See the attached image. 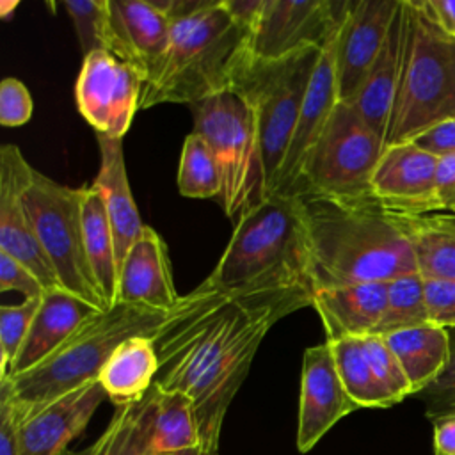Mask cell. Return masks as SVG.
<instances>
[{
	"label": "cell",
	"mask_w": 455,
	"mask_h": 455,
	"mask_svg": "<svg viewBox=\"0 0 455 455\" xmlns=\"http://www.w3.org/2000/svg\"><path fill=\"white\" fill-rule=\"evenodd\" d=\"M307 290L224 291L197 284L155 332L156 384L190 398L201 446L219 448L220 428L251 363L281 318L311 306Z\"/></svg>",
	"instance_id": "6da1fadb"
},
{
	"label": "cell",
	"mask_w": 455,
	"mask_h": 455,
	"mask_svg": "<svg viewBox=\"0 0 455 455\" xmlns=\"http://www.w3.org/2000/svg\"><path fill=\"white\" fill-rule=\"evenodd\" d=\"M313 291L327 286L389 283L416 274L411 242L396 215L377 201L345 203L300 194Z\"/></svg>",
	"instance_id": "7a4b0ae2"
},
{
	"label": "cell",
	"mask_w": 455,
	"mask_h": 455,
	"mask_svg": "<svg viewBox=\"0 0 455 455\" xmlns=\"http://www.w3.org/2000/svg\"><path fill=\"white\" fill-rule=\"evenodd\" d=\"M249 39L222 0H208L194 14L172 20L167 52L142 87L140 108L194 105L231 91L252 57Z\"/></svg>",
	"instance_id": "3957f363"
},
{
	"label": "cell",
	"mask_w": 455,
	"mask_h": 455,
	"mask_svg": "<svg viewBox=\"0 0 455 455\" xmlns=\"http://www.w3.org/2000/svg\"><path fill=\"white\" fill-rule=\"evenodd\" d=\"M311 254L299 196L268 194L235 222L206 284L224 291L307 290Z\"/></svg>",
	"instance_id": "277c9868"
},
{
	"label": "cell",
	"mask_w": 455,
	"mask_h": 455,
	"mask_svg": "<svg viewBox=\"0 0 455 455\" xmlns=\"http://www.w3.org/2000/svg\"><path fill=\"white\" fill-rule=\"evenodd\" d=\"M165 318V311L124 302L96 311L43 363L0 380V396H5L25 419L59 396L96 380L124 339L139 334L155 336Z\"/></svg>",
	"instance_id": "5b68a950"
},
{
	"label": "cell",
	"mask_w": 455,
	"mask_h": 455,
	"mask_svg": "<svg viewBox=\"0 0 455 455\" xmlns=\"http://www.w3.org/2000/svg\"><path fill=\"white\" fill-rule=\"evenodd\" d=\"M403 48L386 146L411 142L455 119V39L443 32L427 0H403Z\"/></svg>",
	"instance_id": "8992f818"
},
{
	"label": "cell",
	"mask_w": 455,
	"mask_h": 455,
	"mask_svg": "<svg viewBox=\"0 0 455 455\" xmlns=\"http://www.w3.org/2000/svg\"><path fill=\"white\" fill-rule=\"evenodd\" d=\"M194 132L208 142L222 176L217 199L231 220H238L268 196L256 117L235 91L219 92L190 105Z\"/></svg>",
	"instance_id": "52a82bcc"
},
{
	"label": "cell",
	"mask_w": 455,
	"mask_h": 455,
	"mask_svg": "<svg viewBox=\"0 0 455 455\" xmlns=\"http://www.w3.org/2000/svg\"><path fill=\"white\" fill-rule=\"evenodd\" d=\"M320 53L322 48L309 46L277 60H259L252 55L231 89L254 112L268 194L275 190L302 100Z\"/></svg>",
	"instance_id": "ba28073f"
},
{
	"label": "cell",
	"mask_w": 455,
	"mask_h": 455,
	"mask_svg": "<svg viewBox=\"0 0 455 455\" xmlns=\"http://www.w3.org/2000/svg\"><path fill=\"white\" fill-rule=\"evenodd\" d=\"M384 140L352 103L339 101L311 149L293 196L315 194L345 203H371V176Z\"/></svg>",
	"instance_id": "9c48e42d"
},
{
	"label": "cell",
	"mask_w": 455,
	"mask_h": 455,
	"mask_svg": "<svg viewBox=\"0 0 455 455\" xmlns=\"http://www.w3.org/2000/svg\"><path fill=\"white\" fill-rule=\"evenodd\" d=\"M84 187L71 188L43 172H32L23 201L37 238L59 277L62 290L98 311L110 309L94 279L82 226Z\"/></svg>",
	"instance_id": "30bf717a"
},
{
	"label": "cell",
	"mask_w": 455,
	"mask_h": 455,
	"mask_svg": "<svg viewBox=\"0 0 455 455\" xmlns=\"http://www.w3.org/2000/svg\"><path fill=\"white\" fill-rule=\"evenodd\" d=\"M201 446L192 402L156 382L137 402L117 407L92 455H178Z\"/></svg>",
	"instance_id": "8fae6325"
},
{
	"label": "cell",
	"mask_w": 455,
	"mask_h": 455,
	"mask_svg": "<svg viewBox=\"0 0 455 455\" xmlns=\"http://www.w3.org/2000/svg\"><path fill=\"white\" fill-rule=\"evenodd\" d=\"M350 0H263L251 32V53L277 60L299 50L323 48L341 27Z\"/></svg>",
	"instance_id": "7c38bea8"
},
{
	"label": "cell",
	"mask_w": 455,
	"mask_h": 455,
	"mask_svg": "<svg viewBox=\"0 0 455 455\" xmlns=\"http://www.w3.org/2000/svg\"><path fill=\"white\" fill-rule=\"evenodd\" d=\"M144 78L108 52L84 57L75 85L76 107L98 135L123 139L140 110Z\"/></svg>",
	"instance_id": "4fadbf2b"
},
{
	"label": "cell",
	"mask_w": 455,
	"mask_h": 455,
	"mask_svg": "<svg viewBox=\"0 0 455 455\" xmlns=\"http://www.w3.org/2000/svg\"><path fill=\"white\" fill-rule=\"evenodd\" d=\"M331 345L339 379L359 409H386L412 395L411 384L379 334L341 338Z\"/></svg>",
	"instance_id": "5bb4252c"
},
{
	"label": "cell",
	"mask_w": 455,
	"mask_h": 455,
	"mask_svg": "<svg viewBox=\"0 0 455 455\" xmlns=\"http://www.w3.org/2000/svg\"><path fill=\"white\" fill-rule=\"evenodd\" d=\"M32 172L34 167L16 144L0 148V251L25 265L48 291L60 284L23 201Z\"/></svg>",
	"instance_id": "9a60e30c"
},
{
	"label": "cell",
	"mask_w": 455,
	"mask_h": 455,
	"mask_svg": "<svg viewBox=\"0 0 455 455\" xmlns=\"http://www.w3.org/2000/svg\"><path fill=\"white\" fill-rule=\"evenodd\" d=\"M437 164V156L414 142L386 146L371 176L373 199L396 215L419 217L441 212Z\"/></svg>",
	"instance_id": "2e32d148"
},
{
	"label": "cell",
	"mask_w": 455,
	"mask_h": 455,
	"mask_svg": "<svg viewBox=\"0 0 455 455\" xmlns=\"http://www.w3.org/2000/svg\"><path fill=\"white\" fill-rule=\"evenodd\" d=\"M400 0H350L336 43L338 96L352 103L377 60Z\"/></svg>",
	"instance_id": "e0dca14e"
},
{
	"label": "cell",
	"mask_w": 455,
	"mask_h": 455,
	"mask_svg": "<svg viewBox=\"0 0 455 455\" xmlns=\"http://www.w3.org/2000/svg\"><path fill=\"white\" fill-rule=\"evenodd\" d=\"M359 407L348 396L327 341L309 347L302 357L297 416V450L307 453L345 416Z\"/></svg>",
	"instance_id": "ac0fdd59"
},
{
	"label": "cell",
	"mask_w": 455,
	"mask_h": 455,
	"mask_svg": "<svg viewBox=\"0 0 455 455\" xmlns=\"http://www.w3.org/2000/svg\"><path fill=\"white\" fill-rule=\"evenodd\" d=\"M339 28L322 48L318 64L309 78L307 91L302 100L299 119L279 172L274 194L293 196L300 180L304 164L320 139L332 110L339 103L336 76V43Z\"/></svg>",
	"instance_id": "d6986e66"
},
{
	"label": "cell",
	"mask_w": 455,
	"mask_h": 455,
	"mask_svg": "<svg viewBox=\"0 0 455 455\" xmlns=\"http://www.w3.org/2000/svg\"><path fill=\"white\" fill-rule=\"evenodd\" d=\"M103 398L107 393L96 379L21 419L20 455H60L69 450L68 444L87 427Z\"/></svg>",
	"instance_id": "ffe728a7"
},
{
	"label": "cell",
	"mask_w": 455,
	"mask_h": 455,
	"mask_svg": "<svg viewBox=\"0 0 455 455\" xmlns=\"http://www.w3.org/2000/svg\"><path fill=\"white\" fill-rule=\"evenodd\" d=\"M176 291L167 243L149 226L128 251L117 286V302L144 306L169 313L180 300Z\"/></svg>",
	"instance_id": "44dd1931"
},
{
	"label": "cell",
	"mask_w": 455,
	"mask_h": 455,
	"mask_svg": "<svg viewBox=\"0 0 455 455\" xmlns=\"http://www.w3.org/2000/svg\"><path fill=\"white\" fill-rule=\"evenodd\" d=\"M110 20L116 57L133 66L146 84L167 52L171 18L149 0H110Z\"/></svg>",
	"instance_id": "7402d4cb"
},
{
	"label": "cell",
	"mask_w": 455,
	"mask_h": 455,
	"mask_svg": "<svg viewBox=\"0 0 455 455\" xmlns=\"http://www.w3.org/2000/svg\"><path fill=\"white\" fill-rule=\"evenodd\" d=\"M387 304V283H359L327 286L313 291L327 339L377 334Z\"/></svg>",
	"instance_id": "603a6c76"
},
{
	"label": "cell",
	"mask_w": 455,
	"mask_h": 455,
	"mask_svg": "<svg viewBox=\"0 0 455 455\" xmlns=\"http://www.w3.org/2000/svg\"><path fill=\"white\" fill-rule=\"evenodd\" d=\"M96 311V307L62 288L44 291L7 377L25 373L43 363Z\"/></svg>",
	"instance_id": "cb8c5ba5"
},
{
	"label": "cell",
	"mask_w": 455,
	"mask_h": 455,
	"mask_svg": "<svg viewBox=\"0 0 455 455\" xmlns=\"http://www.w3.org/2000/svg\"><path fill=\"white\" fill-rule=\"evenodd\" d=\"M98 148L100 169L94 183L101 188L105 197V206L114 235L117 267L121 270L128 251L140 238L144 224L139 217V210L132 196L123 153V139L98 135Z\"/></svg>",
	"instance_id": "d4e9b609"
},
{
	"label": "cell",
	"mask_w": 455,
	"mask_h": 455,
	"mask_svg": "<svg viewBox=\"0 0 455 455\" xmlns=\"http://www.w3.org/2000/svg\"><path fill=\"white\" fill-rule=\"evenodd\" d=\"M403 0L396 9L382 50L373 62L363 87L354 98L352 105L364 119V123L384 140L391 119L395 94L398 87L402 48H403Z\"/></svg>",
	"instance_id": "484cf974"
},
{
	"label": "cell",
	"mask_w": 455,
	"mask_h": 455,
	"mask_svg": "<svg viewBox=\"0 0 455 455\" xmlns=\"http://www.w3.org/2000/svg\"><path fill=\"white\" fill-rule=\"evenodd\" d=\"M160 371V359L153 336H132L124 339L103 364L98 382L107 398L117 405L140 400L155 384Z\"/></svg>",
	"instance_id": "4316f807"
},
{
	"label": "cell",
	"mask_w": 455,
	"mask_h": 455,
	"mask_svg": "<svg viewBox=\"0 0 455 455\" xmlns=\"http://www.w3.org/2000/svg\"><path fill=\"white\" fill-rule=\"evenodd\" d=\"M398 359L412 395L428 387L450 359V331L434 323L409 327L382 336Z\"/></svg>",
	"instance_id": "83f0119b"
},
{
	"label": "cell",
	"mask_w": 455,
	"mask_h": 455,
	"mask_svg": "<svg viewBox=\"0 0 455 455\" xmlns=\"http://www.w3.org/2000/svg\"><path fill=\"white\" fill-rule=\"evenodd\" d=\"M82 226L87 258L98 283L100 293L108 307L117 304L119 267L114 245L112 226L108 220L105 197L101 188L92 183L84 187L82 199Z\"/></svg>",
	"instance_id": "f1b7e54d"
},
{
	"label": "cell",
	"mask_w": 455,
	"mask_h": 455,
	"mask_svg": "<svg viewBox=\"0 0 455 455\" xmlns=\"http://www.w3.org/2000/svg\"><path fill=\"white\" fill-rule=\"evenodd\" d=\"M396 215V213H395ZM423 279H455V215H396Z\"/></svg>",
	"instance_id": "f546056e"
},
{
	"label": "cell",
	"mask_w": 455,
	"mask_h": 455,
	"mask_svg": "<svg viewBox=\"0 0 455 455\" xmlns=\"http://www.w3.org/2000/svg\"><path fill=\"white\" fill-rule=\"evenodd\" d=\"M178 190L185 197L194 199H219L222 192V176L217 160L197 132L185 137L180 167H178Z\"/></svg>",
	"instance_id": "4dcf8cb0"
},
{
	"label": "cell",
	"mask_w": 455,
	"mask_h": 455,
	"mask_svg": "<svg viewBox=\"0 0 455 455\" xmlns=\"http://www.w3.org/2000/svg\"><path fill=\"white\" fill-rule=\"evenodd\" d=\"M428 323L425 304V281L416 274H407L387 283V304L384 318L377 329L379 336Z\"/></svg>",
	"instance_id": "1f68e13d"
},
{
	"label": "cell",
	"mask_w": 455,
	"mask_h": 455,
	"mask_svg": "<svg viewBox=\"0 0 455 455\" xmlns=\"http://www.w3.org/2000/svg\"><path fill=\"white\" fill-rule=\"evenodd\" d=\"M64 9L71 18L84 57L92 52H108L116 57L117 41L110 20V0H68Z\"/></svg>",
	"instance_id": "d6a6232c"
},
{
	"label": "cell",
	"mask_w": 455,
	"mask_h": 455,
	"mask_svg": "<svg viewBox=\"0 0 455 455\" xmlns=\"http://www.w3.org/2000/svg\"><path fill=\"white\" fill-rule=\"evenodd\" d=\"M39 304L41 297L23 299L21 304L0 307V380L7 377L9 368L27 338Z\"/></svg>",
	"instance_id": "836d02e7"
},
{
	"label": "cell",
	"mask_w": 455,
	"mask_h": 455,
	"mask_svg": "<svg viewBox=\"0 0 455 455\" xmlns=\"http://www.w3.org/2000/svg\"><path fill=\"white\" fill-rule=\"evenodd\" d=\"M450 331V359L443 373L418 396L425 403V416L434 421L455 414V329Z\"/></svg>",
	"instance_id": "e575fe53"
},
{
	"label": "cell",
	"mask_w": 455,
	"mask_h": 455,
	"mask_svg": "<svg viewBox=\"0 0 455 455\" xmlns=\"http://www.w3.org/2000/svg\"><path fill=\"white\" fill-rule=\"evenodd\" d=\"M32 110L34 103L27 85L14 76L4 78L0 82V124L7 128L21 126L30 121Z\"/></svg>",
	"instance_id": "d590c367"
},
{
	"label": "cell",
	"mask_w": 455,
	"mask_h": 455,
	"mask_svg": "<svg viewBox=\"0 0 455 455\" xmlns=\"http://www.w3.org/2000/svg\"><path fill=\"white\" fill-rule=\"evenodd\" d=\"M428 323L455 329V279H423Z\"/></svg>",
	"instance_id": "8d00e7d4"
},
{
	"label": "cell",
	"mask_w": 455,
	"mask_h": 455,
	"mask_svg": "<svg viewBox=\"0 0 455 455\" xmlns=\"http://www.w3.org/2000/svg\"><path fill=\"white\" fill-rule=\"evenodd\" d=\"M0 290H14L23 295V299H37L44 295V286L41 281L18 259L11 258L7 252L0 251Z\"/></svg>",
	"instance_id": "74e56055"
},
{
	"label": "cell",
	"mask_w": 455,
	"mask_h": 455,
	"mask_svg": "<svg viewBox=\"0 0 455 455\" xmlns=\"http://www.w3.org/2000/svg\"><path fill=\"white\" fill-rule=\"evenodd\" d=\"M411 142L437 158L455 155V119H446L428 128Z\"/></svg>",
	"instance_id": "f35d334b"
},
{
	"label": "cell",
	"mask_w": 455,
	"mask_h": 455,
	"mask_svg": "<svg viewBox=\"0 0 455 455\" xmlns=\"http://www.w3.org/2000/svg\"><path fill=\"white\" fill-rule=\"evenodd\" d=\"M20 423L18 409L5 396H0V455H20Z\"/></svg>",
	"instance_id": "ab89813d"
},
{
	"label": "cell",
	"mask_w": 455,
	"mask_h": 455,
	"mask_svg": "<svg viewBox=\"0 0 455 455\" xmlns=\"http://www.w3.org/2000/svg\"><path fill=\"white\" fill-rule=\"evenodd\" d=\"M437 197L441 212L455 215V155L439 158L437 164Z\"/></svg>",
	"instance_id": "60d3db41"
},
{
	"label": "cell",
	"mask_w": 455,
	"mask_h": 455,
	"mask_svg": "<svg viewBox=\"0 0 455 455\" xmlns=\"http://www.w3.org/2000/svg\"><path fill=\"white\" fill-rule=\"evenodd\" d=\"M432 455H455V414L432 421Z\"/></svg>",
	"instance_id": "b9f144b4"
},
{
	"label": "cell",
	"mask_w": 455,
	"mask_h": 455,
	"mask_svg": "<svg viewBox=\"0 0 455 455\" xmlns=\"http://www.w3.org/2000/svg\"><path fill=\"white\" fill-rule=\"evenodd\" d=\"M428 7L443 28L451 39H455V0H427Z\"/></svg>",
	"instance_id": "7bdbcfd3"
},
{
	"label": "cell",
	"mask_w": 455,
	"mask_h": 455,
	"mask_svg": "<svg viewBox=\"0 0 455 455\" xmlns=\"http://www.w3.org/2000/svg\"><path fill=\"white\" fill-rule=\"evenodd\" d=\"M178 455H219V448H206V446H197V448H190L185 450Z\"/></svg>",
	"instance_id": "ee69618b"
},
{
	"label": "cell",
	"mask_w": 455,
	"mask_h": 455,
	"mask_svg": "<svg viewBox=\"0 0 455 455\" xmlns=\"http://www.w3.org/2000/svg\"><path fill=\"white\" fill-rule=\"evenodd\" d=\"M18 7V2H2L0 4V14L2 16H7L9 12L7 11H12V9H16Z\"/></svg>",
	"instance_id": "f6af8a7d"
},
{
	"label": "cell",
	"mask_w": 455,
	"mask_h": 455,
	"mask_svg": "<svg viewBox=\"0 0 455 455\" xmlns=\"http://www.w3.org/2000/svg\"><path fill=\"white\" fill-rule=\"evenodd\" d=\"M60 455H92V446H89L87 450H78V451H75V450H66V451L60 453Z\"/></svg>",
	"instance_id": "bcb514c9"
}]
</instances>
